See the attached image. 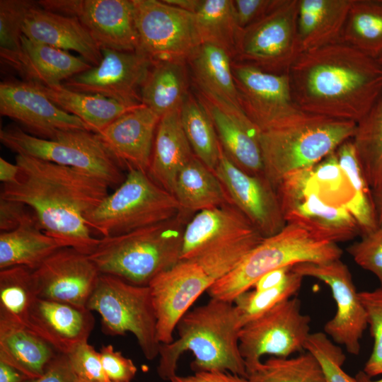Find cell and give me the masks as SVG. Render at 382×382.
I'll return each instance as SVG.
<instances>
[{
	"label": "cell",
	"mask_w": 382,
	"mask_h": 382,
	"mask_svg": "<svg viewBox=\"0 0 382 382\" xmlns=\"http://www.w3.org/2000/svg\"><path fill=\"white\" fill-rule=\"evenodd\" d=\"M170 382H248V381L245 377L229 372L197 371L186 376L175 375Z\"/></svg>",
	"instance_id": "11a10c76"
},
{
	"label": "cell",
	"mask_w": 382,
	"mask_h": 382,
	"mask_svg": "<svg viewBox=\"0 0 382 382\" xmlns=\"http://www.w3.org/2000/svg\"><path fill=\"white\" fill-rule=\"evenodd\" d=\"M17 181L3 185L0 197L33 209L41 229L64 247L90 255L99 243L85 215L108 196V185L79 169L16 154Z\"/></svg>",
	"instance_id": "6da1fadb"
},
{
	"label": "cell",
	"mask_w": 382,
	"mask_h": 382,
	"mask_svg": "<svg viewBox=\"0 0 382 382\" xmlns=\"http://www.w3.org/2000/svg\"><path fill=\"white\" fill-rule=\"evenodd\" d=\"M378 60L382 64V55L378 59Z\"/></svg>",
	"instance_id": "be15d7a7"
},
{
	"label": "cell",
	"mask_w": 382,
	"mask_h": 382,
	"mask_svg": "<svg viewBox=\"0 0 382 382\" xmlns=\"http://www.w3.org/2000/svg\"><path fill=\"white\" fill-rule=\"evenodd\" d=\"M213 281L194 259L180 260L149 284L156 317L157 337L161 344H169L182 317L207 291Z\"/></svg>",
	"instance_id": "e0dca14e"
},
{
	"label": "cell",
	"mask_w": 382,
	"mask_h": 382,
	"mask_svg": "<svg viewBox=\"0 0 382 382\" xmlns=\"http://www.w3.org/2000/svg\"><path fill=\"white\" fill-rule=\"evenodd\" d=\"M76 381L67 355L59 353L41 376L28 379L25 382H76Z\"/></svg>",
	"instance_id": "db71d44e"
},
{
	"label": "cell",
	"mask_w": 382,
	"mask_h": 382,
	"mask_svg": "<svg viewBox=\"0 0 382 382\" xmlns=\"http://www.w3.org/2000/svg\"><path fill=\"white\" fill-rule=\"evenodd\" d=\"M76 382H86V381H76Z\"/></svg>",
	"instance_id": "e7e4bbea"
},
{
	"label": "cell",
	"mask_w": 382,
	"mask_h": 382,
	"mask_svg": "<svg viewBox=\"0 0 382 382\" xmlns=\"http://www.w3.org/2000/svg\"><path fill=\"white\" fill-rule=\"evenodd\" d=\"M78 381L86 382H110L101 361L100 352L85 342L66 354Z\"/></svg>",
	"instance_id": "681fc988"
},
{
	"label": "cell",
	"mask_w": 382,
	"mask_h": 382,
	"mask_svg": "<svg viewBox=\"0 0 382 382\" xmlns=\"http://www.w3.org/2000/svg\"><path fill=\"white\" fill-rule=\"evenodd\" d=\"M232 72L240 107L260 132L300 110L293 101L288 74L266 72L233 60Z\"/></svg>",
	"instance_id": "ac0fdd59"
},
{
	"label": "cell",
	"mask_w": 382,
	"mask_h": 382,
	"mask_svg": "<svg viewBox=\"0 0 382 382\" xmlns=\"http://www.w3.org/2000/svg\"><path fill=\"white\" fill-rule=\"evenodd\" d=\"M161 117L140 105L98 133L119 164L147 173Z\"/></svg>",
	"instance_id": "603a6c76"
},
{
	"label": "cell",
	"mask_w": 382,
	"mask_h": 382,
	"mask_svg": "<svg viewBox=\"0 0 382 382\" xmlns=\"http://www.w3.org/2000/svg\"><path fill=\"white\" fill-rule=\"evenodd\" d=\"M38 298L33 270L24 266L0 270V321L28 327Z\"/></svg>",
	"instance_id": "d590c367"
},
{
	"label": "cell",
	"mask_w": 382,
	"mask_h": 382,
	"mask_svg": "<svg viewBox=\"0 0 382 382\" xmlns=\"http://www.w3.org/2000/svg\"><path fill=\"white\" fill-rule=\"evenodd\" d=\"M89 257L71 247L53 253L33 270L38 298L86 306L100 275Z\"/></svg>",
	"instance_id": "44dd1931"
},
{
	"label": "cell",
	"mask_w": 382,
	"mask_h": 382,
	"mask_svg": "<svg viewBox=\"0 0 382 382\" xmlns=\"http://www.w3.org/2000/svg\"><path fill=\"white\" fill-rule=\"evenodd\" d=\"M99 64L76 74L62 84L76 92L102 96L120 103L141 104V88L153 64L140 51L103 49Z\"/></svg>",
	"instance_id": "2e32d148"
},
{
	"label": "cell",
	"mask_w": 382,
	"mask_h": 382,
	"mask_svg": "<svg viewBox=\"0 0 382 382\" xmlns=\"http://www.w3.org/2000/svg\"><path fill=\"white\" fill-rule=\"evenodd\" d=\"M241 328L234 303L211 298L182 317L176 326L178 339L161 344L158 375L170 381L177 375L180 356L190 351L194 356L192 369L195 372L223 371L247 378L239 348Z\"/></svg>",
	"instance_id": "3957f363"
},
{
	"label": "cell",
	"mask_w": 382,
	"mask_h": 382,
	"mask_svg": "<svg viewBox=\"0 0 382 382\" xmlns=\"http://www.w3.org/2000/svg\"><path fill=\"white\" fill-rule=\"evenodd\" d=\"M305 350L317 359L327 382H356L342 369L346 359L343 351L325 332L311 333Z\"/></svg>",
	"instance_id": "f6af8a7d"
},
{
	"label": "cell",
	"mask_w": 382,
	"mask_h": 382,
	"mask_svg": "<svg viewBox=\"0 0 382 382\" xmlns=\"http://www.w3.org/2000/svg\"><path fill=\"white\" fill-rule=\"evenodd\" d=\"M183 128L180 109L163 115L158 122L148 175L173 195L178 174L194 156Z\"/></svg>",
	"instance_id": "83f0119b"
},
{
	"label": "cell",
	"mask_w": 382,
	"mask_h": 382,
	"mask_svg": "<svg viewBox=\"0 0 382 382\" xmlns=\"http://www.w3.org/2000/svg\"><path fill=\"white\" fill-rule=\"evenodd\" d=\"M288 76L298 109L332 118L357 123L382 96V64L341 40L302 52Z\"/></svg>",
	"instance_id": "7a4b0ae2"
},
{
	"label": "cell",
	"mask_w": 382,
	"mask_h": 382,
	"mask_svg": "<svg viewBox=\"0 0 382 382\" xmlns=\"http://www.w3.org/2000/svg\"><path fill=\"white\" fill-rule=\"evenodd\" d=\"M352 142L372 192L382 187V96L356 125Z\"/></svg>",
	"instance_id": "f35d334b"
},
{
	"label": "cell",
	"mask_w": 382,
	"mask_h": 382,
	"mask_svg": "<svg viewBox=\"0 0 382 382\" xmlns=\"http://www.w3.org/2000/svg\"><path fill=\"white\" fill-rule=\"evenodd\" d=\"M184 61L153 63L141 88V104L161 117L180 109L189 94Z\"/></svg>",
	"instance_id": "836d02e7"
},
{
	"label": "cell",
	"mask_w": 382,
	"mask_h": 382,
	"mask_svg": "<svg viewBox=\"0 0 382 382\" xmlns=\"http://www.w3.org/2000/svg\"><path fill=\"white\" fill-rule=\"evenodd\" d=\"M356 382H382V378L374 380L369 377L363 371H359L354 376Z\"/></svg>",
	"instance_id": "6125c7cd"
},
{
	"label": "cell",
	"mask_w": 382,
	"mask_h": 382,
	"mask_svg": "<svg viewBox=\"0 0 382 382\" xmlns=\"http://www.w3.org/2000/svg\"><path fill=\"white\" fill-rule=\"evenodd\" d=\"M36 5L30 0L0 1V50L19 48L26 15Z\"/></svg>",
	"instance_id": "7dc6e473"
},
{
	"label": "cell",
	"mask_w": 382,
	"mask_h": 382,
	"mask_svg": "<svg viewBox=\"0 0 382 382\" xmlns=\"http://www.w3.org/2000/svg\"><path fill=\"white\" fill-rule=\"evenodd\" d=\"M0 141L16 154L79 169L101 179L110 187H118L125 178L121 166L98 135L88 130H61L47 139L11 126L1 129Z\"/></svg>",
	"instance_id": "ba28073f"
},
{
	"label": "cell",
	"mask_w": 382,
	"mask_h": 382,
	"mask_svg": "<svg viewBox=\"0 0 382 382\" xmlns=\"http://www.w3.org/2000/svg\"><path fill=\"white\" fill-rule=\"evenodd\" d=\"M352 0H299L297 27L302 52L341 40Z\"/></svg>",
	"instance_id": "f1b7e54d"
},
{
	"label": "cell",
	"mask_w": 382,
	"mask_h": 382,
	"mask_svg": "<svg viewBox=\"0 0 382 382\" xmlns=\"http://www.w3.org/2000/svg\"><path fill=\"white\" fill-rule=\"evenodd\" d=\"M356 125L299 110L260 132L264 175L276 189L286 175L314 166L352 139Z\"/></svg>",
	"instance_id": "277c9868"
},
{
	"label": "cell",
	"mask_w": 382,
	"mask_h": 382,
	"mask_svg": "<svg viewBox=\"0 0 382 382\" xmlns=\"http://www.w3.org/2000/svg\"><path fill=\"white\" fill-rule=\"evenodd\" d=\"M173 195L180 211L189 215L232 204L214 171L194 156L177 175Z\"/></svg>",
	"instance_id": "4dcf8cb0"
},
{
	"label": "cell",
	"mask_w": 382,
	"mask_h": 382,
	"mask_svg": "<svg viewBox=\"0 0 382 382\" xmlns=\"http://www.w3.org/2000/svg\"><path fill=\"white\" fill-rule=\"evenodd\" d=\"M338 162L352 185L354 197L347 206L356 221L361 235L366 234L379 225L372 190L367 183L357 157L352 139L343 142L335 151Z\"/></svg>",
	"instance_id": "ab89813d"
},
{
	"label": "cell",
	"mask_w": 382,
	"mask_h": 382,
	"mask_svg": "<svg viewBox=\"0 0 382 382\" xmlns=\"http://www.w3.org/2000/svg\"><path fill=\"white\" fill-rule=\"evenodd\" d=\"M347 250L358 265L377 277L382 286V226L362 235Z\"/></svg>",
	"instance_id": "c3c4849f"
},
{
	"label": "cell",
	"mask_w": 382,
	"mask_h": 382,
	"mask_svg": "<svg viewBox=\"0 0 382 382\" xmlns=\"http://www.w3.org/2000/svg\"><path fill=\"white\" fill-rule=\"evenodd\" d=\"M139 51L153 63L187 62L201 40L195 14L163 0H132Z\"/></svg>",
	"instance_id": "4fadbf2b"
},
{
	"label": "cell",
	"mask_w": 382,
	"mask_h": 382,
	"mask_svg": "<svg viewBox=\"0 0 382 382\" xmlns=\"http://www.w3.org/2000/svg\"><path fill=\"white\" fill-rule=\"evenodd\" d=\"M19 168L16 163L13 164L2 157L0 158V180L3 185H10L17 181Z\"/></svg>",
	"instance_id": "6f0895ef"
},
{
	"label": "cell",
	"mask_w": 382,
	"mask_h": 382,
	"mask_svg": "<svg viewBox=\"0 0 382 382\" xmlns=\"http://www.w3.org/2000/svg\"><path fill=\"white\" fill-rule=\"evenodd\" d=\"M341 41L378 59L382 55V0H352Z\"/></svg>",
	"instance_id": "74e56055"
},
{
	"label": "cell",
	"mask_w": 382,
	"mask_h": 382,
	"mask_svg": "<svg viewBox=\"0 0 382 382\" xmlns=\"http://www.w3.org/2000/svg\"><path fill=\"white\" fill-rule=\"evenodd\" d=\"M0 113L42 139H51L61 130L90 131L81 119L59 108L35 83L25 81L1 82Z\"/></svg>",
	"instance_id": "ffe728a7"
},
{
	"label": "cell",
	"mask_w": 382,
	"mask_h": 382,
	"mask_svg": "<svg viewBox=\"0 0 382 382\" xmlns=\"http://www.w3.org/2000/svg\"><path fill=\"white\" fill-rule=\"evenodd\" d=\"M37 4L77 18L100 50L139 51L132 0H40Z\"/></svg>",
	"instance_id": "5bb4252c"
},
{
	"label": "cell",
	"mask_w": 382,
	"mask_h": 382,
	"mask_svg": "<svg viewBox=\"0 0 382 382\" xmlns=\"http://www.w3.org/2000/svg\"><path fill=\"white\" fill-rule=\"evenodd\" d=\"M310 323V316L301 312L300 299L293 296L244 325L239 348L248 375L264 355L286 358L305 350Z\"/></svg>",
	"instance_id": "7c38bea8"
},
{
	"label": "cell",
	"mask_w": 382,
	"mask_h": 382,
	"mask_svg": "<svg viewBox=\"0 0 382 382\" xmlns=\"http://www.w3.org/2000/svg\"><path fill=\"white\" fill-rule=\"evenodd\" d=\"M94 325L92 311L86 306L37 298L30 309L28 328L57 352L67 354L88 342Z\"/></svg>",
	"instance_id": "d4e9b609"
},
{
	"label": "cell",
	"mask_w": 382,
	"mask_h": 382,
	"mask_svg": "<svg viewBox=\"0 0 382 382\" xmlns=\"http://www.w3.org/2000/svg\"><path fill=\"white\" fill-rule=\"evenodd\" d=\"M180 212L175 197L147 173L129 168L124 181L85 220L93 233L108 238L170 219Z\"/></svg>",
	"instance_id": "52a82bcc"
},
{
	"label": "cell",
	"mask_w": 382,
	"mask_h": 382,
	"mask_svg": "<svg viewBox=\"0 0 382 382\" xmlns=\"http://www.w3.org/2000/svg\"><path fill=\"white\" fill-rule=\"evenodd\" d=\"M291 267H284L265 274L255 283L253 290L262 291L279 285L286 279Z\"/></svg>",
	"instance_id": "9f6ffc18"
},
{
	"label": "cell",
	"mask_w": 382,
	"mask_h": 382,
	"mask_svg": "<svg viewBox=\"0 0 382 382\" xmlns=\"http://www.w3.org/2000/svg\"><path fill=\"white\" fill-rule=\"evenodd\" d=\"M374 339L371 353L363 371L370 378L382 375V286L359 292Z\"/></svg>",
	"instance_id": "bcb514c9"
},
{
	"label": "cell",
	"mask_w": 382,
	"mask_h": 382,
	"mask_svg": "<svg viewBox=\"0 0 382 382\" xmlns=\"http://www.w3.org/2000/svg\"><path fill=\"white\" fill-rule=\"evenodd\" d=\"M35 84L59 108L81 119L96 134L140 105L129 106L102 96L74 91L62 83Z\"/></svg>",
	"instance_id": "d6a6232c"
},
{
	"label": "cell",
	"mask_w": 382,
	"mask_h": 382,
	"mask_svg": "<svg viewBox=\"0 0 382 382\" xmlns=\"http://www.w3.org/2000/svg\"><path fill=\"white\" fill-rule=\"evenodd\" d=\"M192 216L180 211L170 219L100 238L88 256L101 274L148 286L154 277L180 260L185 226Z\"/></svg>",
	"instance_id": "5b68a950"
},
{
	"label": "cell",
	"mask_w": 382,
	"mask_h": 382,
	"mask_svg": "<svg viewBox=\"0 0 382 382\" xmlns=\"http://www.w3.org/2000/svg\"><path fill=\"white\" fill-rule=\"evenodd\" d=\"M372 192L378 225L382 226V187L378 190Z\"/></svg>",
	"instance_id": "94428289"
},
{
	"label": "cell",
	"mask_w": 382,
	"mask_h": 382,
	"mask_svg": "<svg viewBox=\"0 0 382 382\" xmlns=\"http://www.w3.org/2000/svg\"><path fill=\"white\" fill-rule=\"evenodd\" d=\"M100 355L104 371L110 382H132L137 369L133 361L111 345H103Z\"/></svg>",
	"instance_id": "f907efd6"
},
{
	"label": "cell",
	"mask_w": 382,
	"mask_h": 382,
	"mask_svg": "<svg viewBox=\"0 0 382 382\" xmlns=\"http://www.w3.org/2000/svg\"><path fill=\"white\" fill-rule=\"evenodd\" d=\"M281 0H233L237 21L243 30L272 11Z\"/></svg>",
	"instance_id": "816d5d0a"
},
{
	"label": "cell",
	"mask_w": 382,
	"mask_h": 382,
	"mask_svg": "<svg viewBox=\"0 0 382 382\" xmlns=\"http://www.w3.org/2000/svg\"><path fill=\"white\" fill-rule=\"evenodd\" d=\"M337 243L320 240L303 228L286 225L265 237L228 274L207 290L212 299L234 302L265 274L304 262L324 263L340 259Z\"/></svg>",
	"instance_id": "8992f818"
},
{
	"label": "cell",
	"mask_w": 382,
	"mask_h": 382,
	"mask_svg": "<svg viewBox=\"0 0 382 382\" xmlns=\"http://www.w3.org/2000/svg\"><path fill=\"white\" fill-rule=\"evenodd\" d=\"M165 3L181 10L195 13L203 3V0H163Z\"/></svg>",
	"instance_id": "91938a15"
},
{
	"label": "cell",
	"mask_w": 382,
	"mask_h": 382,
	"mask_svg": "<svg viewBox=\"0 0 382 382\" xmlns=\"http://www.w3.org/2000/svg\"><path fill=\"white\" fill-rule=\"evenodd\" d=\"M64 247L40 228L34 214L15 230L0 233V270L24 266L33 270Z\"/></svg>",
	"instance_id": "1f68e13d"
},
{
	"label": "cell",
	"mask_w": 382,
	"mask_h": 382,
	"mask_svg": "<svg viewBox=\"0 0 382 382\" xmlns=\"http://www.w3.org/2000/svg\"><path fill=\"white\" fill-rule=\"evenodd\" d=\"M291 270L303 277L318 279L330 287L337 310L335 316L325 323V333L349 354L358 355L368 323L347 266L338 259L324 263L296 264Z\"/></svg>",
	"instance_id": "9a60e30c"
},
{
	"label": "cell",
	"mask_w": 382,
	"mask_h": 382,
	"mask_svg": "<svg viewBox=\"0 0 382 382\" xmlns=\"http://www.w3.org/2000/svg\"><path fill=\"white\" fill-rule=\"evenodd\" d=\"M86 308L101 317L102 330L110 335H134L146 359L158 357L156 317L149 286L100 274Z\"/></svg>",
	"instance_id": "9c48e42d"
},
{
	"label": "cell",
	"mask_w": 382,
	"mask_h": 382,
	"mask_svg": "<svg viewBox=\"0 0 382 382\" xmlns=\"http://www.w3.org/2000/svg\"><path fill=\"white\" fill-rule=\"evenodd\" d=\"M214 173L232 204L265 238L275 234L286 225L276 189L264 175L245 172L227 157L221 146Z\"/></svg>",
	"instance_id": "d6986e66"
},
{
	"label": "cell",
	"mask_w": 382,
	"mask_h": 382,
	"mask_svg": "<svg viewBox=\"0 0 382 382\" xmlns=\"http://www.w3.org/2000/svg\"><path fill=\"white\" fill-rule=\"evenodd\" d=\"M23 34L59 50L74 51L92 66L99 64L103 57L101 50L77 18L45 10L38 4L26 15Z\"/></svg>",
	"instance_id": "484cf974"
},
{
	"label": "cell",
	"mask_w": 382,
	"mask_h": 382,
	"mask_svg": "<svg viewBox=\"0 0 382 382\" xmlns=\"http://www.w3.org/2000/svg\"><path fill=\"white\" fill-rule=\"evenodd\" d=\"M1 62L25 81L43 85L62 83L93 66L68 51L35 41L25 35L16 50H0Z\"/></svg>",
	"instance_id": "cb8c5ba5"
},
{
	"label": "cell",
	"mask_w": 382,
	"mask_h": 382,
	"mask_svg": "<svg viewBox=\"0 0 382 382\" xmlns=\"http://www.w3.org/2000/svg\"><path fill=\"white\" fill-rule=\"evenodd\" d=\"M248 382H327L317 359L309 352L294 357H272L248 374Z\"/></svg>",
	"instance_id": "b9f144b4"
},
{
	"label": "cell",
	"mask_w": 382,
	"mask_h": 382,
	"mask_svg": "<svg viewBox=\"0 0 382 382\" xmlns=\"http://www.w3.org/2000/svg\"><path fill=\"white\" fill-rule=\"evenodd\" d=\"M311 168L286 175L276 187L286 224L297 225L316 238L334 243L361 234L347 208L322 200L311 180Z\"/></svg>",
	"instance_id": "8fae6325"
},
{
	"label": "cell",
	"mask_w": 382,
	"mask_h": 382,
	"mask_svg": "<svg viewBox=\"0 0 382 382\" xmlns=\"http://www.w3.org/2000/svg\"><path fill=\"white\" fill-rule=\"evenodd\" d=\"M195 87V96L210 117L227 157L248 173L264 175L260 130L241 108Z\"/></svg>",
	"instance_id": "7402d4cb"
},
{
	"label": "cell",
	"mask_w": 382,
	"mask_h": 382,
	"mask_svg": "<svg viewBox=\"0 0 382 382\" xmlns=\"http://www.w3.org/2000/svg\"><path fill=\"white\" fill-rule=\"evenodd\" d=\"M257 232L250 221L233 204L199 212L185 226L180 260Z\"/></svg>",
	"instance_id": "4316f807"
},
{
	"label": "cell",
	"mask_w": 382,
	"mask_h": 382,
	"mask_svg": "<svg viewBox=\"0 0 382 382\" xmlns=\"http://www.w3.org/2000/svg\"><path fill=\"white\" fill-rule=\"evenodd\" d=\"M194 14L201 43L221 48L234 60L241 29L233 0H203Z\"/></svg>",
	"instance_id": "8d00e7d4"
},
{
	"label": "cell",
	"mask_w": 382,
	"mask_h": 382,
	"mask_svg": "<svg viewBox=\"0 0 382 382\" xmlns=\"http://www.w3.org/2000/svg\"><path fill=\"white\" fill-rule=\"evenodd\" d=\"M299 0H281L260 20L241 30L238 61L275 74H288L302 52L297 18Z\"/></svg>",
	"instance_id": "30bf717a"
},
{
	"label": "cell",
	"mask_w": 382,
	"mask_h": 382,
	"mask_svg": "<svg viewBox=\"0 0 382 382\" xmlns=\"http://www.w3.org/2000/svg\"><path fill=\"white\" fill-rule=\"evenodd\" d=\"M303 277L291 270L279 285L262 291H245L234 301L242 327L279 303L291 298L300 289Z\"/></svg>",
	"instance_id": "ee69618b"
},
{
	"label": "cell",
	"mask_w": 382,
	"mask_h": 382,
	"mask_svg": "<svg viewBox=\"0 0 382 382\" xmlns=\"http://www.w3.org/2000/svg\"><path fill=\"white\" fill-rule=\"evenodd\" d=\"M180 118L194 155L214 172L221 145L210 117L197 98L190 93L180 108Z\"/></svg>",
	"instance_id": "60d3db41"
},
{
	"label": "cell",
	"mask_w": 382,
	"mask_h": 382,
	"mask_svg": "<svg viewBox=\"0 0 382 382\" xmlns=\"http://www.w3.org/2000/svg\"><path fill=\"white\" fill-rule=\"evenodd\" d=\"M58 354L28 327L0 321V361L28 378L41 376Z\"/></svg>",
	"instance_id": "f546056e"
},
{
	"label": "cell",
	"mask_w": 382,
	"mask_h": 382,
	"mask_svg": "<svg viewBox=\"0 0 382 382\" xmlns=\"http://www.w3.org/2000/svg\"><path fill=\"white\" fill-rule=\"evenodd\" d=\"M22 202L0 197V231L9 232L18 228L31 214Z\"/></svg>",
	"instance_id": "f5cc1de1"
},
{
	"label": "cell",
	"mask_w": 382,
	"mask_h": 382,
	"mask_svg": "<svg viewBox=\"0 0 382 382\" xmlns=\"http://www.w3.org/2000/svg\"><path fill=\"white\" fill-rule=\"evenodd\" d=\"M187 62L195 86L241 108L232 72L233 59L225 50L202 43Z\"/></svg>",
	"instance_id": "e575fe53"
},
{
	"label": "cell",
	"mask_w": 382,
	"mask_h": 382,
	"mask_svg": "<svg viewBox=\"0 0 382 382\" xmlns=\"http://www.w3.org/2000/svg\"><path fill=\"white\" fill-rule=\"evenodd\" d=\"M30 379L12 366L0 361V382H25Z\"/></svg>",
	"instance_id": "680465c9"
},
{
	"label": "cell",
	"mask_w": 382,
	"mask_h": 382,
	"mask_svg": "<svg viewBox=\"0 0 382 382\" xmlns=\"http://www.w3.org/2000/svg\"><path fill=\"white\" fill-rule=\"evenodd\" d=\"M311 175L323 202L331 206L347 208L353 199L354 191L335 151L311 167Z\"/></svg>",
	"instance_id": "7bdbcfd3"
}]
</instances>
